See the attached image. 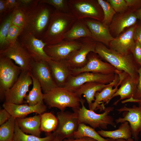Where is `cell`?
I'll use <instances>...</instances> for the list:
<instances>
[{"mask_svg":"<svg viewBox=\"0 0 141 141\" xmlns=\"http://www.w3.org/2000/svg\"><path fill=\"white\" fill-rule=\"evenodd\" d=\"M32 83L31 72L22 70L17 79L12 86L4 93L5 102L22 104L29 87Z\"/></svg>","mask_w":141,"mask_h":141,"instance_id":"ba28073f","label":"cell"},{"mask_svg":"<svg viewBox=\"0 0 141 141\" xmlns=\"http://www.w3.org/2000/svg\"><path fill=\"white\" fill-rule=\"evenodd\" d=\"M63 140L61 137L56 136L55 138L52 141H63Z\"/></svg>","mask_w":141,"mask_h":141,"instance_id":"f5cc1de1","label":"cell"},{"mask_svg":"<svg viewBox=\"0 0 141 141\" xmlns=\"http://www.w3.org/2000/svg\"><path fill=\"white\" fill-rule=\"evenodd\" d=\"M0 55L14 60L22 70L31 72L30 64L32 58L18 41L0 50Z\"/></svg>","mask_w":141,"mask_h":141,"instance_id":"2e32d148","label":"cell"},{"mask_svg":"<svg viewBox=\"0 0 141 141\" xmlns=\"http://www.w3.org/2000/svg\"><path fill=\"white\" fill-rule=\"evenodd\" d=\"M91 34V38L97 42L109 46L114 38L111 35L109 26L101 21L91 19H84Z\"/></svg>","mask_w":141,"mask_h":141,"instance_id":"7402d4cb","label":"cell"},{"mask_svg":"<svg viewBox=\"0 0 141 141\" xmlns=\"http://www.w3.org/2000/svg\"><path fill=\"white\" fill-rule=\"evenodd\" d=\"M51 13L50 8L45 4L39 3L34 9L26 15L22 32L31 33L41 39L48 27Z\"/></svg>","mask_w":141,"mask_h":141,"instance_id":"3957f363","label":"cell"},{"mask_svg":"<svg viewBox=\"0 0 141 141\" xmlns=\"http://www.w3.org/2000/svg\"><path fill=\"white\" fill-rule=\"evenodd\" d=\"M80 98L75 92L57 87L44 94V101L49 108L55 107L63 111L67 107L73 110L80 108Z\"/></svg>","mask_w":141,"mask_h":141,"instance_id":"277c9868","label":"cell"},{"mask_svg":"<svg viewBox=\"0 0 141 141\" xmlns=\"http://www.w3.org/2000/svg\"><path fill=\"white\" fill-rule=\"evenodd\" d=\"M10 114L5 109L0 111V125L4 124L11 117Z\"/></svg>","mask_w":141,"mask_h":141,"instance_id":"ee69618b","label":"cell"},{"mask_svg":"<svg viewBox=\"0 0 141 141\" xmlns=\"http://www.w3.org/2000/svg\"><path fill=\"white\" fill-rule=\"evenodd\" d=\"M77 19L70 13L55 10L51 13L48 27L41 39L47 45L60 43Z\"/></svg>","mask_w":141,"mask_h":141,"instance_id":"7a4b0ae2","label":"cell"},{"mask_svg":"<svg viewBox=\"0 0 141 141\" xmlns=\"http://www.w3.org/2000/svg\"><path fill=\"white\" fill-rule=\"evenodd\" d=\"M95 129L85 124L80 123L73 137L75 139L88 137L93 138L97 141H108L107 139L101 137Z\"/></svg>","mask_w":141,"mask_h":141,"instance_id":"4dcf8cb0","label":"cell"},{"mask_svg":"<svg viewBox=\"0 0 141 141\" xmlns=\"http://www.w3.org/2000/svg\"><path fill=\"white\" fill-rule=\"evenodd\" d=\"M139 78L137 84L136 92L133 98L134 99H141V66L138 70Z\"/></svg>","mask_w":141,"mask_h":141,"instance_id":"7bdbcfd3","label":"cell"},{"mask_svg":"<svg viewBox=\"0 0 141 141\" xmlns=\"http://www.w3.org/2000/svg\"><path fill=\"white\" fill-rule=\"evenodd\" d=\"M2 106L15 119L25 118L28 115L33 113L40 115L46 111L47 108L44 102L33 106L28 104H17L5 102Z\"/></svg>","mask_w":141,"mask_h":141,"instance_id":"603a6c76","label":"cell"},{"mask_svg":"<svg viewBox=\"0 0 141 141\" xmlns=\"http://www.w3.org/2000/svg\"><path fill=\"white\" fill-rule=\"evenodd\" d=\"M17 7L20 8L26 15L32 11L37 6L40 0H18Z\"/></svg>","mask_w":141,"mask_h":141,"instance_id":"f35d334b","label":"cell"},{"mask_svg":"<svg viewBox=\"0 0 141 141\" xmlns=\"http://www.w3.org/2000/svg\"><path fill=\"white\" fill-rule=\"evenodd\" d=\"M48 63L53 79L58 87H63L72 75L71 68L66 61H57L50 60Z\"/></svg>","mask_w":141,"mask_h":141,"instance_id":"cb8c5ba5","label":"cell"},{"mask_svg":"<svg viewBox=\"0 0 141 141\" xmlns=\"http://www.w3.org/2000/svg\"><path fill=\"white\" fill-rule=\"evenodd\" d=\"M55 135L54 132L49 134L44 138L32 135H28L20 129L16 121L14 137L13 141H52Z\"/></svg>","mask_w":141,"mask_h":141,"instance_id":"f546056e","label":"cell"},{"mask_svg":"<svg viewBox=\"0 0 141 141\" xmlns=\"http://www.w3.org/2000/svg\"><path fill=\"white\" fill-rule=\"evenodd\" d=\"M135 41L134 45L132 50V53L137 63L141 66V45L137 40Z\"/></svg>","mask_w":141,"mask_h":141,"instance_id":"60d3db41","label":"cell"},{"mask_svg":"<svg viewBox=\"0 0 141 141\" xmlns=\"http://www.w3.org/2000/svg\"><path fill=\"white\" fill-rule=\"evenodd\" d=\"M115 75L114 73L105 74L84 72L75 76H70L63 87L75 92L80 86L87 83L93 82L105 84H109L114 80Z\"/></svg>","mask_w":141,"mask_h":141,"instance_id":"9c48e42d","label":"cell"},{"mask_svg":"<svg viewBox=\"0 0 141 141\" xmlns=\"http://www.w3.org/2000/svg\"><path fill=\"white\" fill-rule=\"evenodd\" d=\"M81 45L79 40H64L55 44L46 45L44 50L51 60L65 61L69 59L80 48Z\"/></svg>","mask_w":141,"mask_h":141,"instance_id":"30bf717a","label":"cell"},{"mask_svg":"<svg viewBox=\"0 0 141 141\" xmlns=\"http://www.w3.org/2000/svg\"><path fill=\"white\" fill-rule=\"evenodd\" d=\"M20 35V43L32 58L47 61L51 59L44 51V48L47 45L42 39L29 32H22Z\"/></svg>","mask_w":141,"mask_h":141,"instance_id":"5bb4252c","label":"cell"},{"mask_svg":"<svg viewBox=\"0 0 141 141\" xmlns=\"http://www.w3.org/2000/svg\"><path fill=\"white\" fill-rule=\"evenodd\" d=\"M108 85L96 82H88L80 86L75 93L80 98L82 95H84L90 109L93 102L95 100L96 93L101 91Z\"/></svg>","mask_w":141,"mask_h":141,"instance_id":"484cf974","label":"cell"},{"mask_svg":"<svg viewBox=\"0 0 141 141\" xmlns=\"http://www.w3.org/2000/svg\"><path fill=\"white\" fill-rule=\"evenodd\" d=\"M128 7V10L135 11L141 8V0H125Z\"/></svg>","mask_w":141,"mask_h":141,"instance_id":"b9f144b4","label":"cell"},{"mask_svg":"<svg viewBox=\"0 0 141 141\" xmlns=\"http://www.w3.org/2000/svg\"><path fill=\"white\" fill-rule=\"evenodd\" d=\"M12 13L5 19L0 27V50L4 48L5 38L12 25Z\"/></svg>","mask_w":141,"mask_h":141,"instance_id":"d590c367","label":"cell"},{"mask_svg":"<svg viewBox=\"0 0 141 141\" xmlns=\"http://www.w3.org/2000/svg\"><path fill=\"white\" fill-rule=\"evenodd\" d=\"M71 69L73 76L84 72L108 74H116L119 71L109 63L102 61L98 54L93 52H90L88 55L87 62L84 66Z\"/></svg>","mask_w":141,"mask_h":141,"instance_id":"4fadbf2b","label":"cell"},{"mask_svg":"<svg viewBox=\"0 0 141 141\" xmlns=\"http://www.w3.org/2000/svg\"><path fill=\"white\" fill-rule=\"evenodd\" d=\"M30 66L31 74L39 83L43 93L58 87L53 79L47 61L32 58Z\"/></svg>","mask_w":141,"mask_h":141,"instance_id":"8fae6325","label":"cell"},{"mask_svg":"<svg viewBox=\"0 0 141 141\" xmlns=\"http://www.w3.org/2000/svg\"><path fill=\"white\" fill-rule=\"evenodd\" d=\"M58 124L54 133L63 139L74 136L80 124L77 114L74 112L60 111L57 113Z\"/></svg>","mask_w":141,"mask_h":141,"instance_id":"7c38bea8","label":"cell"},{"mask_svg":"<svg viewBox=\"0 0 141 141\" xmlns=\"http://www.w3.org/2000/svg\"><path fill=\"white\" fill-rule=\"evenodd\" d=\"M16 119L12 116L0 127V141H13Z\"/></svg>","mask_w":141,"mask_h":141,"instance_id":"d6a6232c","label":"cell"},{"mask_svg":"<svg viewBox=\"0 0 141 141\" xmlns=\"http://www.w3.org/2000/svg\"><path fill=\"white\" fill-rule=\"evenodd\" d=\"M116 74L119 76L120 86L112 96L111 100L118 96H119L120 98L114 103L113 105H116L121 100L134 98L136 92L138 82L124 71H119Z\"/></svg>","mask_w":141,"mask_h":141,"instance_id":"ffe728a7","label":"cell"},{"mask_svg":"<svg viewBox=\"0 0 141 141\" xmlns=\"http://www.w3.org/2000/svg\"><path fill=\"white\" fill-rule=\"evenodd\" d=\"M138 19L141 22V8L135 11Z\"/></svg>","mask_w":141,"mask_h":141,"instance_id":"f907efd6","label":"cell"},{"mask_svg":"<svg viewBox=\"0 0 141 141\" xmlns=\"http://www.w3.org/2000/svg\"><path fill=\"white\" fill-rule=\"evenodd\" d=\"M81 45L68 60L66 61L72 69H76L84 66L87 61V56L91 52H95L97 42L91 37L82 38L78 39Z\"/></svg>","mask_w":141,"mask_h":141,"instance_id":"e0dca14e","label":"cell"},{"mask_svg":"<svg viewBox=\"0 0 141 141\" xmlns=\"http://www.w3.org/2000/svg\"><path fill=\"white\" fill-rule=\"evenodd\" d=\"M91 37V34L84 19H77L66 34L64 40H74L82 38Z\"/></svg>","mask_w":141,"mask_h":141,"instance_id":"4316f807","label":"cell"},{"mask_svg":"<svg viewBox=\"0 0 141 141\" xmlns=\"http://www.w3.org/2000/svg\"><path fill=\"white\" fill-rule=\"evenodd\" d=\"M138 19L135 11L128 10L124 13H116L109 26L111 35L113 37H117L126 28L137 24Z\"/></svg>","mask_w":141,"mask_h":141,"instance_id":"d6986e66","label":"cell"},{"mask_svg":"<svg viewBox=\"0 0 141 141\" xmlns=\"http://www.w3.org/2000/svg\"><path fill=\"white\" fill-rule=\"evenodd\" d=\"M63 141H97L96 140L92 138L88 137H84L82 138L73 139H68Z\"/></svg>","mask_w":141,"mask_h":141,"instance_id":"c3c4849f","label":"cell"},{"mask_svg":"<svg viewBox=\"0 0 141 141\" xmlns=\"http://www.w3.org/2000/svg\"><path fill=\"white\" fill-rule=\"evenodd\" d=\"M107 139L108 141H116V139H113L111 138H107Z\"/></svg>","mask_w":141,"mask_h":141,"instance_id":"db71d44e","label":"cell"},{"mask_svg":"<svg viewBox=\"0 0 141 141\" xmlns=\"http://www.w3.org/2000/svg\"><path fill=\"white\" fill-rule=\"evenodd\" d=\"M16 121L21 130L24 133L40 137V115L29 117L16 118Z\"/></svg>","mask_w":141,"mask_h":141,"instance_id":"d4e9b609","label":"cell"},{"mask_svg":"<svg viewBox=\"0 0 141 141\" xmlns=\"http://www.w3.org/2000/svg\"><path fill=\"white\" fill-rule=\"evenodd\" d=\"M67 0H41L39 3L46 4L54 7L56 10L65 13H70Z\"/></svg>","mask_w":141,"mask_h":141,"instance_id":"74e56055","label":"cell"},{"mask_svg":"<svg viewBox=\"0 0 141 141\" xmlns=\"http://www.w3.org/2000/svg\"><path fill=\"white\" fill-rule=\"evenodd\" d=\"M12 25L24 28L26 15L19 8L17 7L12 11Z\"/></svg>","mask_w":141,"mask_h":141,"instance_id":"8d00e7d4","label":"cell"},{"mask_svg":"<svg viewBox=\"0 0 141 141\" xmlns=\"http://www.w3.org/2000/svg\"><path fill=\"white\" fill-rule=\"evenodd\" d=\"M119 113L124 111L123 118L115 120L117 124L127 121L130 124L132 135L135 141H138L139 133L141 135V108L135 105L132 108L125 106L117 109Z\"/></svg>","mask_w":141,"mask_h":141,"instance_id":"9a60e30c","label":"cell"},{"mask_svg":"<svg viewBox=\"0 0 141 141\" xmlns=\"http://www.w3.org/2000/svg\"><path fill=\"white\" fill-rule=\"evenodd\" d=\"M121 102L122 103H124L127 102H133L137 103H138V107L141 108V99H134L133 98L126 99L122 101Z\"/></svg>","mask_w":141,"mask_h":141,"instance_id":"681fc988","label":"cell"},{"mask_svg":"<svg viewBox=\"0 0 141 141\" xmlns=\"http://www.w3.org/2000/svg\"><path fill=\"white\" fill-rule=\"evenodd\" d=\"M135 40L138 41L141 45V22H138L134 34Z\"/></svg>","mask_w":141,"mask_h":141,"instance_id":"f6af8a7d","label":"cell"},{"mask_svg":"<svg viewBox=\"0 0 141 141\" xmlns=\"http://www.w3.org/2000/svg\"><path fill=\"white\" fill-rule=\"evenodd\" d=\"M95 52L118 70L126 72L133 79L138 81V70L140 66L136 61L132 53L122 54L99 42L97 43Z\"/></svg>","mask_w":141,"mask_h":141,"instance_id":"6da1fadb","label":"cell"},{"mask_svg":"<svg viewBox=\"0 0 141 141\" xmlns=\"http://www.w3.org/2000/svg\"><path fill=\"white\" fill-rule=\"evenodd\" d=\"M8 12L12 11L18 5V0H5Z\"/></svg>","mask_w":141,"mask_h":141,"instance_id":"bcb514c9","label":"cell"},{"mask_svg":"<svg viewBox=\"0 0 141 141\" xmlns=\"http://www.w3.org/2000/svg\"><path fill=\"white\" fill-rule=\"evenodd\" d=\"M137 24L128 28L110 43L109 48L123 55L131 53L134 45V34Z\"/></svg>","mask_w":141,"mask_h":141,"instance_id":"ac0fdd59","label":"cell"},{"mask_svg":"<svg viewBox=\"0 0 141 141\" xmlns=\"http://www.w3.org/2000/svg\"><path fill=\"white\" fill-rule=\"evenodd\" d=\"M23 30V28L11 25L5 38L4 48L3 49L16 42L18 37L21 34Z\"/></svg>","mask_w":141,"mask_h":141,"instance_id":"e575fe53","label":"cell"},{"mask_svg":"<svg viewBox=\"0 0 141 141\" xmlns=\"http://www.w3.org/2000/svg\"><path fill=\"white\" fill-rule=\"evenodd\" d=\"M70 12L77 19H91L102 21L103 10L97 0H68Z\"/></svg>","mask_w":141,"mask_h":141,"instance_id":"8992f818","label":"cell"},{"mask_svg":"<svg viewBox=\"0 0 141 141\" xmlns=\"http://www.w3.org/2000/svg\"><path fill=\"white\" fill-rule=\"evenodd\" d=\"M97 132L102 137L115 139H127L132 136L130 125L127 121L121 123L118 129L115 130L107 131L101 130Z\"/></svg>","mask_w":141,"mask_h":141,"instance_id":"83f0119b","label":"cell"},{"mask_svg":"<svg viewBox=\"0 0 141 141\" xmlns=\"http://www.w3.org/2000/svg\"><path fill=\"white\" fill-rule=\"evenodd\" d=\"M22 70L11 60L0 55V96L4 98V93L16 81Z\"/></svg>","mask_w":141,"mask_h":141,"instance_id":"52a82bcc","label":"cell"},{"mask_svg":"<svg viewBox=\"0 0 141 141\" xmlns=\"http://www.w3.org/2000/svg\"><path fill=\"white\" fill-rule=\"evenodd\" d=\"M116 13H121L127 11L128 9L125 0H107Z\"/></svg>","mask_w":141,"mask_h":141,"instance_id":"ab89813d","label":"cell"},{"mask_svg":"<svg viewBox=\"0 0 141 141\" xmlns=\"http://www.w3.org/2000/svg\"><path fill=\"white\" fill-rule=\"evenodd\" d=\"M31 77L32 80L33 87L25 98L28 105L33 106L44 102V93L42 92L41 87L38 81L31 74Z\"/></svg>","mask_w":141,"mask_h":141,"instance_id":"f1b7e54d","label":"cell"},{"mask_svg":"<svg viewBox=\"0 0 141 141\" xmlns=\"http://www.w3.org/2000/svg\"><path fill=\"white\" fill-rule=\"evenodd\" d=\"M97 1L103 13L104 18L102 22L109 26L116 13L107 1L97 0Z\"/></svg>","mask_w":141,"mask_h":141,"instance_id":"836d02e7","label":"cell"},{"mask_svg":"<svg viewBox=\"0 0 141 141\" xmlns=\"http://www.w3.org/2000/svg\"><path fill=\"white\" fill-rule=\"evenodd\" d=\"M84 100L81 98L80 103L81 107L73 110L77 114L80 123L88 124L94 129L97 128L106 129L108 125L116 127L113 118L108 115L110 112L113 110V107H108L105 108L103 113L98 114L94 111L87 109L84 105Z\"/></svg>","mask_w":141,"mask_h":141,"instance_id":"5b68a950","label":"cell"},{"mask_svg":"<svg viewBox=\"0 0 141 141\" xmlns=\"http://www.w3.org/2000/svg\"><path fill=\"white\" fill-rule=\"evenodd\" d=\"M8 13L5 3V0H0V17Z\"/></svg>","mask_w":141,"mask_h":141,"instance_id":"7dc6e473","label":"cell"},{"mask_svg":"<svg viewBox=\"0 0 141 141\" xmlns=\"http://www.w3.org/2000/svg\"><path fill=\"white\" fill-rule=\"evenodd\" d=\"M116 141H134L133 139L131 137L127 139H116Z\"/></svg>","mask_w":141,"mask_h":141,"instance_id":"816d5d0a","label":"cell"},{"mask_svg":"<svg viewBox=\"0 0 141 141\" xmlns=\"http://www.w3.org/2000/svg\"><path fill=\"white\" fill-rule=\"evenodd\" d=\"M40 115L41 131L47 133L55 131L58 124L57 117L51 113H44Z\"/></svg>","mask_w":141,"mask_h":141,"instance_id":"1f68e13d","label":"cell"},{"mask_svg":"<svg viewBox=\"0 0 141 141\" xmlns=\"http://www.w3.org/2000/svg\"><path fill=\"white\" fill-rule=\"evenodd\" d=\"M118 75L115 74L114 80L101 91L97 92L95 95V100L91 105L90 110L96 111L99 109L100 111L104 110L106 108L105 105L108 104L111 98L118 89L120 85Z\"/></svg>","mask_w":141,"mask_h":141,"instance_id":"44dd1931","label":"cell"}]
</instances>
